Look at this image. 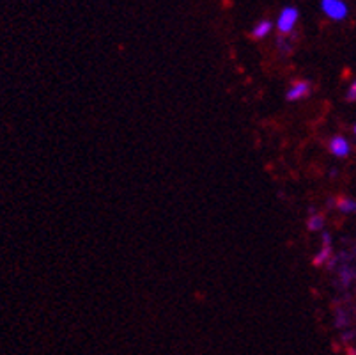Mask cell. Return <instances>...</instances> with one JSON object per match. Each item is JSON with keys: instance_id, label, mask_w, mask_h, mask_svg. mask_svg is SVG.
I'll use <instances>...</instances> for the list:
<instances>
[{"instance_id": "obj_10", "label": "cell", "mask_w": 356, "mask_h": 355, "mask_svg": "<svg viewBox=\"0 0 356 355\" xmlns=\"http://www.w3.org/2000/svg\"><path fill=\"white\" fill-rule=\"evenodd\" d=\"M348 100H349V102H355V100H356V80L353 82L351 85H349V89H348Z\"/></svg>"}, {"instance_id": "obj_6", "label": "cell", "mask_w": 356, "mask_h": 355, "mask_svg": "<svg viewBox=\"0 0 356 355\" xmlns=\"http://www.w3.org/2000/svg\"><path fill=\"white\" fill-rule=\"evenodd\" d=\"M330 254H331V244H330V235H326L324 233V247L323 250L315 256L314 259V265H323L324 261H326L328 258H330Z\"/></svg>"}, {"instance_id": "obj_3", "label": "cell", "mask_w": 356, "mask_h": 355, "mask_svg": "<svg viewBox=\"0 0 356 355\" xmlns=\"http://www.w3.org/2000/svg\"><path fill=\"white\" fill-rule=\"evenodd\" d=\"M310 91H312V87H310L309 82L298 80L291 85L287 94H285V98H287L289 102H298V100H303V98L310 96Z\"/></svg>"}, {"instance_id": "obj_1", "label": "cell", "mask_w": 356, "mask_h": 355, "mask_svg": "<svg viewBox=\"0 0 356 355\" xmlns=\"http://www.w3.org/2000/svg\"><path fill=\"white\" fill-rule=\"evenodd\" d=\"M300 20V11L294 6H285L277 18V29L280 34H291Z\"/></svg>"}, {"instance_id": "obj_9", "label": "cell", "mask_w": 356, "mask_h": 355, "mask_svg": "<svg viewBox=\"0 0 356 355\" xmlns=\"http://www.w3.org/2000/svg\"><path fill=\"white\" fill-rule=\"evenodd\" d=\"M277 45H278V48H280L282 52H291V50H293V45H289V43H285L284 38H278Z\"/></svg>"}, {"instance_id": "obj_8", "label": "cell", "mask_w": 356, "mask_h": 355, "mask_svg": "<svg viewBox=\"0 0 356 355\" xmlns=\"http://www.w3.org/2000/svg\"><path fill=\"white\" fill-rule=\"evenodd\" d=\"M309 231H321L324 228V217L323 215H312L307 222Z\"/></svg>"}, {"instance_id": "obj_5", "label": "cell", "mask_w": 356, "mask_h": 355, "mask_svg": "<svg viewBox=\"0 0 356 355\" xmlns=\"http://www.w3.org/2000/svg\"><path fill=\"white\" fill-rule=\"evenodd\" d=\"M271 29H273V23L269 20H260L259 23H257L256 27H254V29H252V36H254V38L256 39H263V38H266V36L269 34V32H271Z\"/></svg>"}, {"instance_id": "obj_11", "label": "cell", "mask_w": 356, "mask_h": 355, "mask_svg": "<svg viewBox=\"0 0 356 355\" xmlns=\"http://www.w3.org/2000/svg\"><path fill=\"white\" fill-rule=\"evenodd\" d=\"M355 133H356V127H355Z\"/></svg>"}, {"instance_id": "obj_4", "label": "cell", "mask_w": 356, "mask_h": 355, "mask_svg": "<svg viewBox=\"0 0 356 355\" xmlns=\"http://www.w3.org/2000/svg\"><path fill=\"white\" fill-rule=\"evenodd\" d=\"M330 151L333 153L335 157L344 158V157H348L349 153H351V146H349V142L344 139V137L335 136L330 142Z\"/></svg>"}, {"instance_id": "obj_7", "label": "cell", "mask_w": 356, "mask_h": 355, "mask_svg": "<svg viewBox=\"0 0 356 355\" xmlns=\"http://www.w3.org/2000/svg\"><path fill=\"white\" fill-rule=\"evenodd\" d=\"M337 206H339L340 212L344 213H356V201H353V199H339V201H337Z\"/></svg>"}, {"instance_id": "obj_2", "label": "cell", "mask_w": 356, "mask_h": 355, "mask_svg": "<svg viewBox=\"0 0 356 355\" xmlns=\"http://www.w3.org/2000/svg\"><path fill=\"white\" fill-rule=\"evenodd\" d=\"M321 9L330 20L340 21L348 17V6L344 0H321Z\"/></svg>"}]
</instances>
